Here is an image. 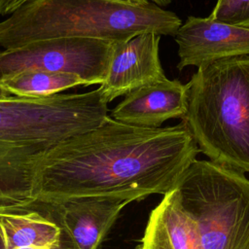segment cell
I'll use <instances>...</instances> for the list:
<instances>
[{
	"instance_id": "cell-8",
	"label": "cell",
	"mask_w": 249,
	"mask_h": 249,
	"mask_svg": "<svg viewBox=\"0 0 249 249\" xmlns=\"http://www.w3.org/2000/svg\"><path fill=\"white\" fill-rule=\"evenodd\" d=\"M178 46L177 68L249 55V28L207 18L190 16L174 36Z\"/></svg>"
},
{
	"instance_id": "cell-5",
	"label": "cell",
	"mask_w": 249,
	"mask_h": 249,
	"mask_svg": "<svg viewBox=\"0 0 249 249\" xmlns=\"http://www.w3.org/2000/svg\"><path fill=\"white\" fill-rule=\"evenodd\" d=\"M111 43L85 38L37 41L0 52V80L25 70L69 73L81 77L86 86L105 80Z\"/></svg>"
},
{
	"instance_id": "cell-13",
	"label": "cell",
	"mask_w": 249,
	"mask_h": 249,
	"mask_svg": "<svg viewBox=\"0 0 249 249\" xmlns=\"http://www.w3.org/2000/svg\"><path fill=\"white\" fill-rule=\"evenodd\" d=\"M209 18L249 28V0H217Z\"/></svg>"
},
{
	"instance_id": "cell-4",
	"label": "cell",
	"mask_w": 249,
	"mask_h": 249,
	"mask_svg": "<svg viewBox=\"0 0 249 249\" xmlns=\"http://www.w3.org/2000/svg\"><path fill=\"white\" fill-rule=\"evenodd\" d=\"M176 190L196 223L200 249H249V179L243 172L196 160Z\"/></svg>"
},
{
	"instance_id": "cell-9",
	"label": "cell",
	"mask_w": 249,
	"mask_h": 249,
	"mask_svg": "<svg viewBox=\"0 0 249 249\" xmlns=\"http://www.w3.org/2000/svg\"><path fill=\"white\" fill-rule=\"evenodd\" d=\"M188 107V83L164 80L138 88L112 110L111 118L125 124L155 128L169 119H182Z\"/></svg>"
},
{
	"instance_id": "cell-14",
	"label": "cell",
	"mask_w": 249,
	"mask_h": 249,
	"mask_svg": "<svg viewBox=\"0 0 249 249\" xmlns=\"http://www.w3.org/2000/svg\"><path fill=\"white\" fill-rule=\"evenodd\" d=\"M30 0H0V16L12 15Z\"/></svg>"
},
{
	"instance_id": "cell-6",
	"label": "cell",
	"mask_w": 249,
	"mask_h": 249,
	"mask_svg": "<svg viewBox=\"0 0 249 249\" xmlns=\"http://www.w3.org/2000/svg\"><path fill=\"white\" fill-rule=\"evenodd\" d=\"M0 249H78L58 201L0 200Z\"/></svg>"
},
{
	"instance_id": "cell-10",
	"label": "cell",
	"mask_w": 249,
	"mask_h": 249,
	"mask_svg": "<svg viewBox=\"0 0 249 249\" xmlns=\"http://www.w3.org/2000/svg\"><path fill=\"white\" fill-rule=\"evenodd\" d=\"M67 231L78 249H97L129 199L89 196L58 201Z\"/></svg>"
},
{
	"instance_id": "cell-15",
	"label": "cell",
	"mask_w": 249,
	"mask_h": 249,
	"mask_svg": "<svg viewBox=\"0 0 249 249\" xmlns=\"http://www.w3.org/2000/svg\"><path fill=\"white\" fill-rule=\"evenodd\" d=\"M131 2H137V3H143V2H152L158 6H166L169 3H171L173 0H129Z\"/></svg>"
},
{
	"instance_id": "cell-7",
	"label": "cell",
	"mask_w": 249,
	"mask_h": 249,
	"mask_svg": "<svg viewBox=\"0 0 249 249\" xmlns=\"http://www.w3.org/2000/svg\"><path fill=\"white\" fill-rule=\"evenodd\" d=\"M160 40L158 34L145 33L112 44L106 77L98 88L106 103L166 78L159 55Z\"/></svg>"
},
{
	"instance_id": "cell-11",
	"label": "cell",
	"mask_w": 249,
	"mask_h": 249,
	"mask_svg": "<svg viewBox=\"0 0 249 249\" xmlns=\"http://www.w3.org/2000/svg\"><path fill=\"white\" fill-rule=\"evenodd\" d=\"M136 249H200L196 223L176 189L165 194L150 213Z\"/></svg>"
},
{
	"instance_id": "cell-16",
	"label": "cell",
	"mask_w": 249,
	"mask_h": 249,
	"mask_svg": "<svg viewBox=\"0 0 249 249\" xmlns=\"http://www.w3.org/2000/svg\"><path fill=\"white\" fill-rule=\"evenodd\" d=\"M11 96H14L10 93V91L4 87V85L0 82V101L2 100H5Z\"/></svg>"
},
{
	"instance_id": "cell-2",
	"label": "cell",
	"mask_w": 249,
	"mask_h": 249,
	"mask_svg": "<svg viewBox=\"0 0 249 249\" xmlns=\"http://www.w3.org/2000/svg\"><path fill=\"white\" fill-rule=\"evenodd\" d=\"M180 18L152 2L129 0H30L0 21L4 50L57 38H85L111 44L137 35L175 36Z\"/></svg>"
},
{
	"instance_id": "cell-12",
	"label": "cell",
	"mask_w": 249,
	"mask_h": 249,
	"mask_svg": "<svg viewBox=\"0 0 249 249\" xmlns=\"http://www.w3.org/2000/svg\"><path fill=\"white\" fill-rule=\"evenodd\" d=\"M0 82L12 95L28 98L48 97L77 86H86V82L77 75L41 70L21 71Z\"/></svg>"
},
{
	"instance_id": "cell-3",
	"label": "cell",
	"mask_w": 249,
	"mask_h": 249,
	"mask_svg": "<svg viewBox=\"0 0 249 249\" xmlns=\"http://www.w3.org/2000/svg\"><path fill=\"white\" fill-rule=\"evenodd\" d=\"M181 120L210 160L249 172V55L197 67Z\"/></svg>"
},
{
	"instance_id": "cell-1",
	"label": "cell",
	"mask_w": 249,
	"mask_h": 249,
	"mask_svg": "<svg viewBox=\"0 0 249 249\" xmlns=\"http://www.w3.org/2000/svg\"><path fill=\"white\" fill-rule=\"evenodd\" d=\"M199 149L181 122L139 127L107 116L30 160L31 196L60 201L104 196L132 201L175 190Z\"/></svg>"
}]
</instances>
